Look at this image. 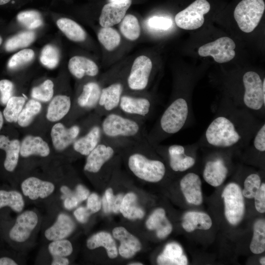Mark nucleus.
<instances>
[{
	"label": "nucleus",
	"mask_w": 265,
	"mask_h": 265,
	"mask_svg": "<svg viewBox=\"0 0 265 265\" xmlns=\"http://www.w3.org/2000/svg\"><path fill=\"white\" fill-rule=\"evenodd\" d=\"M216 113L197 142L199 146L220 150L247 146L263 122L232 102L220 104Z\"/></svg>",
	"instance_id": "f257e3e1"
},
{
	"label": "nucleus",
	"mask_w": 265,
	"mask_h": 265,
	"mask_svg": "<svg viewBox=\"0 0 265 265\" xmlns=\"http://www.w3.org/2000/svg\"><path fill=\"white\" fill-rule=\"evenodd\" d=\"M8 209L0 210V236L12 248L18 251L33 242L41 225V216L35 210L19 213L15 219L7 218Z\"/></svg>",
	"instance_id": "f03ea898"
},
{
	"label": "nucleus",
	"mask_w": 265,
	"mask_h": 265,
	"mask_svg": "<svg viewBox=\"0 0 265 265\" xmlns=\"http://www.w3.org/2000/svg\"><path fill=\"white\" fill-rule=\"evenodd\" d=\"M131 172L140 179L151 183L162 180L166 173L164 162L156 157V150L147 139L121 149Z\"/></svg>",
	"instance_id": "7ed1b4c3"
},
{
	"label": "nucleus",
	"mask_w": 265,
	"mask_h": 265,
	"mask_svg": "<svg viewBox=\"0 0 265 265\" xmlns=\"http://www.w3.org/2000/svg\"><path fill=\"white\" fill-rule=\"evenodd\" d=\"M143 121L115 111L101 120L102 140L114 144L121 149L147 139V133Z\"/></svg>",
	"instance_id": "20e7f679"
},
{
	"label": "nucleus",
	"mask_w": 265,
	"mask_h": 265,
	"mask_svg": "<svg viewBox=\"0 0 265 265\" xmlns=\"http://www.w3.org/2000/svg\"><path fill=\"white\" fill-rule=\"evenodd\" d=\"M265 9L264 0H242L236 7L234 16L239 28L250 33L258 25Z\"/></svg>",
	"instance_id": "39448f33"
},
{
	"label": "nucleus",
	"mask_w": 265,
	"mask_h": 265,
	"mask_svg": "<svg viewBox=\"0 0 265 265\" xmlns=\"http://www.w3.org/2000/svg\"><path fill=\"white\" fill-rule=\"evenodd\" d=\"M154 106L153 101L149 96L124 92L117 111L129 117L145 122L152 114Z\"/></svg>",
	"instance_id": "423d86ee"
},
{
	"label": "nucleus",
	"mask_w": 265,
	"mask_h": 265,
	"mask_svg": "<svg viewBox=\"0 0 265 265\" xmlns=\"http://www.w3.org/2000/svg\"><path fill=\"white\" fill-rule=\"evenodd\" d=\"M224 203V214L228 222L237 225L243 219L245 212L243 195L240 187L235 183L228 184L221 194Z\"/></svg>",
	"instance_id": "0eeeda50"
},
{
	"label": "nucleus",
	"mask_w": 265,
	"mask_h": 265,
	"mask_svg": "<svg viewBox=\"0 0 265 265\" xmlns=\"http://www.w3.org/2000/svg\"><path fill=\"white\" fill-rule=\"evenodd\" d=\"M210 8V4L207 0H196L176 15L175 23L178 27L184 29H196L203 25L204 15L209 12Z\"/></svg>",
	"instance_id": "6e6552de"
},
{
	"label": "nucleus",
	"mask_w": 265,
	"mask_h": 265,
	"mask_svg": "<svg viewBox=\"0 0 265 265\" xmlns=\"http://www.w3.org/2000/svg\"><path fill=\"white\" fill-rule=\"evenodd\" d=\"M120 150L121 148L116 145L102 140L87 156L84 170L91 174L99 173L114 159Z\"/></svg>",
	"instance_id": "1a4fd4ad"
},
{
	"label": "nucleus",
	"mask_w": 265,
	"mask_h": 265,
	"mask_svg": "<svg viewBox=\"0 0 265 265\" xmlns=\"http://www.w3.org/2000/svg\"><path fill=\"white\" fill-rule=\"evenodd\" d=\"M153 147L157 152L167 154L169 166L174 172H185L192 167L195 164V159L187 153L190 145L184 146L172 144L162 146L159 144Z\"/></svg>",
	"instance_id": "9d476101"
},
{
	"label": "nucleus",
	"mask_w": 265,
	"mask_h": 265,
	"mask_svg": "<svg viewBox=\"0 0 265 265\" xmlns=\"http://www.w3.org/2000/svg\"><path fill=\"white\" fill-rule=\"evenodd\" d=\"M153 64L151 59L145 55L136 58L127 77L128 88L134 92H141L148 86Z\"/></svg>",
	"instance_id": "9b49d317"
},
{
	"label": "nucleus",
	"mask_w": 265,
	"mask_h": 265,
	"mask_svg": "<svg viewBox=\"0 0 265 265\" xmlns=\"http://www.w3.org/2000/svg\"><path fill=\"white\" fill-rule=\"evenodd\" d=\"M234 41L228 37H222L216 40L201 46L198 54L202 57L211 56L214 61L219 63L230 61L236 54Z\"/></svg>",
	"instance_id": "f8f14e48"
},
{
	"label": "nucleus",
	"mask_w": 265,
	"mask_h": 265,
	"mask_svg": "<svg viewBox=\"0 0 265 265\" xmlns=\"http://www.w3.org/2000/svg\"><path fill=\"white\" fill-rule=\"evenodd\" d=\"M20 188L24 198L31 201L46 200L53 195L56 189L53 182L33 176L23 181Z\"/></svg>",
	"instance_id": "ddd939ff"
},
{
	"label": "nucleus",
	"mask_w": 265,
	"mask_h": 265,
	"mask_svg": "<svg viewBox=\"0 0 265 265\" xmlns=\"http://www.w3.org/2000/svg\"><path fill=\"white\" fill-rule=\"evenodd\" d=\"M124 84L120 81L109 84L101 89L96 113L101 117L118 109L120 100L124 93Z\"/></svg>",
	"instance_id": "4468645a"
},
{
	"label": "nucleus",
	"mask_w": 265,
	"mask_h": 265,
	"mask_svg": "<svg viewBox=\"0 0 265 265\" xmlns=\"http://www.w3.org/2000/svg\"><path fill=\"white\" fill-rule=\"evenodd\" d=\"M101 117L98 116L95 123L84 135L78 137L72 144L77 153L87 156L102 141Z\"/></svg>",
	"instance_id": "2eb2a0df"
},
{
	"label": "nucleus",
	"mask_w": 265,
	"mask_h": 265,
	"mask_svg": "<svg viewBox=\"0 0 265 265\" xmlns=\"http://www.w3.org/2000/svg\"><path fill=\"white\" fill-rule=\"evenodd\" d=\"M75 227L72 217L66 213L61 212L53 223L45 229L44 236L49 241L66 239L74 232Z\"/></svg>",
	"instance_id": "dca6fc26"
},
{
	"label": "nucleus",
	"mask_w": 265,
	"mask_h": 265,
	"mask_svg": "<svg viewBox=\"0 0 265 265\" xmlns=\"http://www.w3.org/2000/svg\"><path fill=\"white\" fill-rule=\"evenodd\" d=\"M131 4V0H124L105 4L99 18L100 25L102 27H111L121 22Z\"/></svg>",
	"instance_id": "f3484780"
},
{
	"label": "nucleus",
	"mask_w": 265,
	"mask_h": 265,
	"mask_svg": "<svg viewBox=\"0 0 265 265\" xmlns=\"http://www.w3.org/2000/svg\"><path fill=\"white\" fill-rule=\"evenodd\" d=\"M80 127L74 125L70 128L65 127L62 124H55L51 131V137L54 148L59 151H63L71 145L79 136Z\"/></svg>",
	"instance_id": "a211bd4d"
},
{
	"label": "nucleus",
	"mask_w": 265,
	"mask_h": 265,
	"mask_svg": "<svg viewBox=\"0 0 265 265\" xmlns=\"http://www.w3.org/2000/svg\"><path fill=\"white\" fill-rule=\"evenodd\" d=\"M229 172L225 160L221 157L208 160L204 166L203 177L212 186L217 187L223 184Z\"/></svg>",
	"instance_id": "6ab92c4d"
},
{
	"label": "nucleus",
	"mask_w": 265,
	"mask_h": 265,
	"mask_svg": "<svg viewBox=\"0 0 265 265\" xmlns=\"http://www.w3.org/2000/svg\"><path fill=\"white\" fill-rule=\"evenodd\" d=\"M180 186L188 203L195 205L202 203L201 180L198 175L193 172L187 173L181 179Z\"/></svg>",
	"instance_id": "aec40b11"
},
{
	"label": "nucleus",
	"mask_w": 265,
	"mask_h": 265,
	"mask_svg": "<svg viewBox=\"0 0 265 265\" xmlns=\"http://www.w3.org/2000/svg\"><path fill=\"white\" fill-rule=\"evenodd\" d=\"M112 233L114 238L120 241L119 253L122 257L132 258L140 250L141 245L139 240L124 227H115Z\"/></svg>",
	"instance_id": "412c9836"
},
{
	"label": "nucleus",
	"mask_w": 265,
	"mask_h": 265,
	"mask_svg": "<svg viewBox=\"0 0 265 265\" xmlns=\"http://www.w3.org/2000/svg\"><path fill=\"white\" fill-rule=\"evenodd\" d=\"M20 146L18 140H10L7 136L0 135V149L5 152L3 165L6 171L12 172L15 170L18 163Z\"/></svg>",
	"instance_id": "4be33fe9"
},
{
	"label": "nucleus",
	"mask_w": 265,
	"mask_h": 265,
	"mask_svg": "<svg viewBox=\"0 0 265 265\" xmlns=\"http://www.w3.org/2000/svg\"><path fill=\"white\" fill-rule=\"evenodd\" d=\"M101 87L96 81L85 83L82 91L77 98V105L84 110L95 109L101 94Z\"/></svg>",
	"instance_id": "5701e85b"
},
{
	"label": "nucleus",
	"mask_w": 265,
	"mask_h": 265,
	"mask_svg": "<svg viewBox=\"0 0 265 265\" xmlns=\"http://www.w3.org/2000/svg\"><path fill=\"white\" fill-rule=\"evenodd\" d=\"M70 72L78 79L85 76L95 77L99 73L97 65L92 60L81 56H74L68 62Z\"/></svg>",
	"instance_id": "b1692460"
},
{
	"label": "nucleus",
	"mask_w": 265,
	"mask_h": 265,
	"mask_svg": "<svg viewBox=\"0 0 265 265\" xmlns=\"http://www.w3.org/2000/svg\"><path fill=\"white\" fill-rule=\"evenodd\" d=\"M50 153L47 143L39 136L27 135L23 139L20 146V155L23 158L31 155L46 157Z\"/></svg>",
	"instance_id": "393cba45"
},
{
	"label": "nucleus",
	"mask_w": 265,
	"mask_h": 265,
	"mask_svg": "<svg viewBox=\"0 0 265 265\" xmlns=\"http://www.w3.org/2000/svg\"><path fill=\"white\" fill-rule=\"evenodd\" d=\"M147 228L155 230L157 236L160 239L167 237L172 231V226L166 216L165 211L162 208L155 210L146 222Z\"/></svg>",
	"instance_id": "a878e982"
},
{
	"label": "nucleus",
	"mask_w": 265,
	"mask_h": 265,
	"mask_svg": "<svg viewBox=\"0 0 265 265\" xmlns=\"http://www.w3.org/2000/svg\"><path fill=\"white\" fill-rule=\"evenodd\" d=\"M25 206V198L21 192L10 187H0V210L8 209L20 213Z\"/></svg>",
	"instance_id": "bb28decb"
},
{
	"label": "nucleus",
	"mask_w": 265,
	"mask_h": 265,
	"mask_svg": "<svg viewBox=\"0 0 265 265\" xmlns=\"http://www.w3.org/2000/svg\"><path fill=\"white\" fill-rule=\"evenodd\" d=\"M157 261L160 265H186L188 264L187 258L182 247L175 242L167 244L158 257Z\"/></svg>",
	"instance_id": "cd10ccee"
},
{
	"label": "nucleus",
	"mask_w": 265,
	"mask_h": 265,
	"mask_svg": "<svg viewBox=\"0 0 265 265\" xmlns=\"http://www.w3.org/2000/svg\"><path fill=\"white\" fill-rule=\"evenodd\" d=\"M182 225L187 232H193L196 229L207 230L212 227V220L206 213L189 211L183 216Z\"/></svg>",
	"instance_id": "c85d7f7f"
},
{
	"label": "nucleus",
	"mask_w": 265,
	"mask_h": 265,
	"mask_svg": "<svg viewBox=\"0 0 265 265\" xmlns=\"http://www.w3.org/2000/svg\"><path fill=\"white\" fill-rule=\"evenodd\" d=\"M71 106L70 97L67 95L55 96L50 102L47 110V118L51 122L59 121L69 111Z\"/></svg>",
	"instance_id": "c756f323"
},
{
	"label": "nucleus",
	"mask_w": 265,
	"mask_h": 265,
	"mask_svg": "<svg viewBox=\"0 0 265 265\" xmlns=\"http://www.w3.org/2000/svg\"><path fill=\"white\" fill-rule=\"evenodd\" d=\"M86 246L90 250L103 246L106 249L108 256L111 259L115 258L118 255L114 240L110 234L106 232H100L91 236L87 240Z\"/></svg>",
	"instance_id": "7c9ffc66"
},
{
	"label": "nucleus",
	"mask_w": 265,
	"mask_h": 265,
	"mask_svg": "<svg viewBox=\"0 0 265 265\" xmlns=\"http://www.w3.org/2000/svg\"><path fill=\"white\" fill-rule=\"evenodd\" d=\"M56 25L59 29L70 40L75 42H82L85 40V31L74 21L62 18L56 21Z\"/></svg>",
	"instance_id": "2f4dec72"
},
{
	"label": "nucleus",
	"mask_w": 265,
	"mask_h": 265,
	"mask_svg": "<svg viewBox=\"0 0 265 265\" xmlns=\"http://www.w3.org/2000/svg\"><path fill=\"white\" fill-rule=\"evenodd\" d=\"M120 212L125 217L132 220L141 219L144 215L143 210L138 204L136 195L132 192L124 196Z\"/></svg>",
	"instance_id": "473e14b6"
},
{
	"label": "nucleus",
	"mask_w": 265,
	"mask_h": 265,
	"mask_svg": "<svg viewBox=\"0 0 265 265\" xmlns=\"http://www.w3.org/2000/svg\"><path fill=\"white\" fill-rule=\"evenodd\" d=\"M250 249L255 254H261L265 250V221L263 219H258L254 224Z\"/></svg>",
	"instance_id": "72a5a7b5"
},
{
	"label": "nucleus",
	"mask_w": 265,
	"mask_h": 265,
	"mask_svg": "<svg viewBox=\"0 0 265 265\" xmlns=\"http://www.w3.org/2000/svg\"><path fill=\"white\" fill-rule=\"evenodd\" d=\"M120 30L123 36L130 40L137 39L140 33L138 21L134 15L128 14L121 21Z\"/></svg>",
	"instance_id": "f704fd0d"
},
{
	"label": "nucleus",
	"mask_w": 265,
	"mask_h": 265,
	"mask_svg": "<svg viewBox=\"0 0 265 265\" xmlns=\"http://www.w3.org/2000/svg\"><path fill=\"white\" fill-rule=\"evenodd\" d=\"M98 38L100 42L108 51H111L116 48L121 41L120 34L111 27L101 28L98 32Z\"/></svg>",
	"instance_id": "c9c22d12"
},
{
	"label": "nucleus",
	"mask_w": 265,
	"mask_h": 265,
	"mask_svg": "<svg viewBox=\"0 0 265 265\" xmlns=\"http://www.w3.org/2000/svg\"><path fill=\"white\" fill-rule=\"evenodd\" d=\"M35 34L32 31H26L17 34L9 38L5 43V49L8 52L26 47L32 43Z\"/></svg>",
	"instance_id": "e433bc0d"
},
{
	"label": "nucleus",
	"mask_w": 265,
	"mask_h": 265,
	"mask_svg": "<svg viewBox=\"0 0 265 265\" xmlns=\"http://www.w3.org/2000/svg\"><path fill=\"white\" fill-rule=\"evenodd\" d=\"M41 107L39 102L33 99L28 101L19 114L17 120L19 125L23 127L28 126L34 116L40 111Z\"/></svg>",
	"instance_id": "4c0bfd02"
},
{
	"label": "nucleus",
	"mask_w": 265,
	"mask_h": 265,
	"mask_svg": "<svg viewBox=\"0 0 265 265\" xmlns=\"http://www.w3.org/2000/svg\"><path fill=\"white\" fill-rule=\"evenodd\" d=\"M25 103V99L23 97H11L3 110V116L9 122H17L18 116Z\"/></svg>",
	"instance_id": "58836bf2"
},
{
	"label": "nucleus",
	"mask_w": 265,
	"mask_h": 265,
	"mask_svg": "<svg viewBox=\"0 0 265 265\" xmlns=\"http://www.w3.org/2000/svg\"><path fill=\"white\" fill-rule=\"evenodd\" d=\"M47 249L52 258L68 257L73 251L72 243L66 238L50 241Z\"/></svg>",
	"instance_id": "ea45409f"
},
{
	"label": "nucleus",
	"mask_w": 265,
	"mask_h": 265,
	"mask_svg": "<svg viewBox=\"0 0 265 265\" xmlns=\"http://www.w3.org/2000/svg\"><path fill=\"white\" fill-rule=\"evenodd\" d=\"M17 19L20 23L29 29H35L43 24L41 14L35 10L21 12L18 14Z\"/></svg>",
	"instance_id": "a19ab883"
},
{
	"label": "nucleus",
	"mask_w": 265,
	"mask_h": 265,
	"mask_svg": "<svg viewBox=\"0 0 265 265\" xmlns=\"http://www.w3.org/2000/svg\"><path fill=\"white\" fill-rule=\"evenodd\" d=\"M58 50L52 45H47L42 49L40 57L41 63L49 69L56 67L59 61Z\"/></svg>",
	"instance_id": "79ce46f5"
},
{
	"label": "nucleus",
	"mask_w": 265,
	"mask_h": 265,
	"mask_svg": "<svg viewBox=\"0 0 265 265\" xmlns=\"http://www.w3.org/2000/svg\"><path fill=\"white\" fill-rule=\"evenodd\" d=\"M34 57V51L30 49L20 51L9 59L8 67L10 69H16L29 63Z\"/></svg>",
	"instance_id": "37998d69"
},
{
	"label": "nucleus",
	"mask_w": 265,
	"mask_h": 265,
	"mask_svg": "<svg viewBox=\"0 0 265 265\" xmlns=\"http://www.w3.org/2000/svg\"><path fill=\"white\" fill-rule=\"evenodd\" d=\"M53 83L50 80L44 81L40 85L34 87L31 91L33 98L43 102L50 101L53 94Z\"/></svg>",
	"instance_id": "c03bdc74"
},
{
	"label": "nucleus",
	"mask_w": 265,
	"mask_h": 265,
	"mask_svg": "<svg viewBox=\"0 0 265 265\" xmlns=\"http://www.w3.org/2000/svg\"><path fill=\"white\" fill-rule=\"evenodd\" d=\"M261 185L259 175L251 173L248 175L244 182V188L242 190L243 196L248 199L254 198Z\"/></svg>",
	"instance_id": "a18cd8bd"
},
{
	"label": "nucleus",
	"mask_w": 265,
	"mask_h": 265,
	"mask_svg": "<svg viewBox=\"0 0 265 265\" xmlns=\"http://www.w3.org/2000/svg\"><path fill=\"white\" fill-rule=\"evenodd\" d=\"M171 20L165 17L154 16L148 20V25L152 28L158 30H167L172 26Z\"/></svg>",
	"instance_id": "49530a36"
},
{
	"label": "nucleus",
	"mask_w": 265,
	"mask_h": 265,
	"mask_svg": "<svg viewBox=\"0 0 265 265\" xmlns=\"http://www.w3.org/2000/svg\"><path fill=\"white\" fill-rule=\"evenodd\" d=\"M13 89V84L11 81L7 80H0V100L2 104H6L12 97Z\"/></svg>",
	"instance_id": "de8ad7c7"
},
{
	"label": "nucleus",
	"mask_w": 265,
	"mask_h": 265,
	"mask_svg": "<svg viewBox=\"0 0 265 265\" xmlns=\"http://www.w3.org/2000/svg\"><path fill=\"white\" fill-rule=\"evenodd\" d=\"M256 210L260 213L265 212V184L262 183L254 197Z\"/></svg>",
	"instance_id": "09e8293b"
},
{
	"label": "nucleus",
	"mask_w": 265,
	"mask_h": 265,
	"mask_svg": "<svg viewBox=\"0 0 265 265\" xmlns=\"http://www.w3.org/2000/svg\"><path fill=\"white\" fill-rule=\"evenodd\" d=\"M102 202L99 196L96 193L89 194L87 199L86 208L91 213L98 212L101 208Z\"/></svg>",
	"instance_id": "8fccbe9b"
},
{
	"label": "nucleus",
	"mask_w": 265,
	"mask_h": 265,
	"mask_svg": "<svg viewBox=\"0 0 265 265\" xmlns=\"http://www.w3.org/2000/svg\"><path fill=\"white\" fill-rule=\"evenodd\" d=\"M19 262L14 254L7 251H0V265H17Z\"/></svg>",
	"instance_id": "3c124183"
},
{
	"label": "nucleus",
	"mask_w": 265,
	"mask_h": 265,
	"mask_svg": "<svg viewBox=\"0 0 265 265\" xmlns=\"http://www.w3.org/2000/svg\"><path fill=\"white\" fill-rule=\"evenodd\" d=\"M91 213L85 207H80L76 209L74 212V215L76 219L80 223H86Z\"/></svg>",
	"instance_id": "603ef678"
},
{
	"label": "nucleus",
	"mask_w": 265,
	"mask_h": 265,
	"mask_svg": "<svg viewBox=\"0 0 265 265\" xmlns=\"http://www.w3.org/2000/svg\"><path fill=\"white\" fill-rule=\"evenodd\" d=\"M63 200V207L67 210L73 209L81 203L75 195L74 192H73V195L65 198Z\"/></svg>",
	"instance_id": "864d4df0"
},
{
	"label": "nucleus",
	"mask_w": 265,
	"mask_h": 265,
	"mask_svg": "<svg viewBox=\"0 0 265 265\" xmlns=\"http://www.w3.org/2000/svg\"><path fill=\"white\" fill-rule=\"evenodd\" d=\"M74 192L80 202L86 200L90 194L89 190L81 184L77 185Z\"/></svg>",
	"instance_id": "5fc2aeb1"
},
{
	"label": "nucleus",
	"mask_w": 265,
	"mask_h": 265,
	"mask_svg": "<svg viewBox=\"0 0 265 265\" xmlns=\"http://www.w3.org/2000/svg\"><path fill=\"white\" fill-rule=\"evenodd\" d=\"M104 196L106 199L109 212H112V207L115 198V195L113 194L112 189L111 188H107Z\"/></svg>",
	"instance_id": "6e6d98bb"
},
{
	"label": "nucleus",
	"mask_w": 265,
	"mask_h": 265,
	"mask_svg": "<svg viewBox=\"0 0 265 265\" xmlns=\"http://www.w3.org/2000/svg\"><path fill=\"white\" fill-rule=\"evenodd\" d=\"M70 261L67 257H52L51 261L52 265H68Z\"/></svg>",
	"instance_id": "4d7b16f0"
},
{
	"label": "nucleus",
	"mask_w": 265,
	"mask_h": 265,
	"mask_svg": "<svg viewBox=\"0 0 265 265\" xmlns=\"http://www.w3.org/2000/svg\"><path fill=\"white\" fill-rule=\"evenodd\" d=\"M123 197L124 195L122 194H119L115 195V198L112 207V212L118 213L120 212V208Z\"/></svg>",
	"instance_id": "13d9d810"
},
{
	"label": "nucleus",
	"mask_w": 265,
	"mask_h": 265,
	"mask_svg": "<svg viewBox=\"0 0 265 265\" xmlns=\"http://www.w3.org/2000/svg\"><path fill=\"white\" fill-rule=\"evenodd\" d=\"M3 123V116H2L1 112L0 111V131L2 127Z\"/></svg>",
	"instance_id": "bf43d9fd"
},
{
	"label": "nucleus",
	"mask_w": 265,
	"mask_h": 265,
	"mask_svg": "<svg viewBox=\"0 0 265 265\" xmlns=\"http://www.w3.org/2000/svg\"><path fill=\"white\" fill-rule=\"evenodd\" d=\"M260 263L262 265H265V256L262 257L260 259Z\"/></svg>",
	"instance_id": "052dcab7"
},
{
	"label": "nucleus",
	"mask_w": 265,
	"mask_h": 265,
	"mask_svg": "<svg viewBox=\"0 0 265 265\" xmlns=\"http://www.w3.org/2000/svg\"><path fill=\"white\" fill-rule=\"evenodd\" d=\"M10 0H0V5L7 3Z\"/></svg>",
	"instance_id": "680f3d73"
},
{
	"label": "nucleus",
	"mask_w": 265,
	"mask_h": 265,
	"mask_svg": "<svg viewBox=\"0 0 265 265\" xmlns=\"http://www.w3.org/2000/svg\"><path fill=\"white\" fill-rule=\"evenodd\" d=\"M130 265H143L141 263L138 262H134V263H132L131 264H129Z\"/></svg>",
	"instance_id": "e2e57ef3"
},
{
	"label": "nucleus",
	"mask_w": 265,
	"mask_h": 265,
	"mask_svg": "<svg viewBox=\"0 0 265 265\" xmlns=\"http://www.w3.org/2000/svg\"><path fill=\"white\" fill-rule=\"evenodd\" d=\"M110 2H114V1H122L124 0H109Z\"/></svg>",
	"instance_id": "0e129e2a"
},
{
	"label": "nucleus",
	"mask_w": 265,
	"mask_h": 265,
	"mask_svg": "<svg viewBox=\"0 0 265 265\" xmlns=\"http://www.w3.org/2000/svg\"><path fill=\"white\" fill-rule=\"evenodd\" d=\"M2 39L1 37V36H0V45H1V43H2Z\"/></svg>",
	"instance_id": "69168bd1"
}]
</instances>
